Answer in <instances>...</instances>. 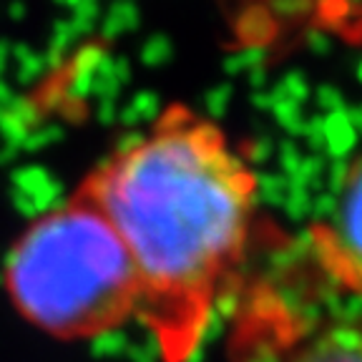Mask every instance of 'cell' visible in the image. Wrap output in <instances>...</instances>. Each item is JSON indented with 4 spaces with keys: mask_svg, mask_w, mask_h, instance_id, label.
I'll use <instances>...</instances> for the list:
<instances>
[{
    "mask_svg": "<svg viewBox=\"0 0 362 362\" xmlns=\"http://www.w3.org/2000/svg\"><path fill=\"white\" fill-rule=\"evenodd\" d=\"M136 267L139 315L164 362H189L242 264L259 181L229 136L171 103L81 181Z\"/></svg>",
    "mask_w": 362,
    "mask_h": 362,
    "instance_id": "cell-1",
    "label": "cell"
},
{
    "mask_svg": "<svg viewBox=\"0 0 362 362\" xmlns=\"http://www.w3.org/2000/svg\"><path fill=\"white\" fill-rule=\"evenodd\" d=\"M6 289L28 322L61 339L108 334L139 315L134 259L83 184L21 232Z\"/></svg>",
    "mask_w": 362,
    "mask_h": 362,
    "instance_id": "cell-2",
    "label": "cell"
},
{
    "mask_svg": "<svg viewBox=\"0 0 362 362\" xmlns=\"http://www.w3.org/2000/svg\"><path fill=\"white\" fill-rule=\"evenodd\" d=\"M315 247L342 287L362 292V151L345 169L327 221L315 226Z\"/></svg>",
    "mask_w": 362,
    "mask_h": 362,
    "instance_id": "cell-3",
    "label": "cell"
},
{
    "mask_svg": "<svg viewBox=\"0 0 362 362\" xmlns=\"http://www.w3.org/2000/svg\"><path fill=\"white\" fill-rule=\"evenodd\" d=\"M297 362H362V325L332 327L312 342Z\"/></svg>",
    "mask_w": 362,
    "mask_h": 362,
    "instance_id": "cell-4",
    "label": "cell"
}]
</instances>
